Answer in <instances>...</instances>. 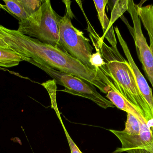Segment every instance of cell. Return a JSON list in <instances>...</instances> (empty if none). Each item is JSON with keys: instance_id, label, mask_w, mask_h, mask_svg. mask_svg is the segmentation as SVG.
Listing matches in <instances>:
<instances>
[{"instance_id": "cell-1", "label": "cell", "mask_w": 153, "mask_h": 153, "mask_svg": "<svg viewBox=\"0 0 153 153\" xmlns=\"http://www.w3.org/2000/svg\"><path fill=\"white\" fill-rule=\"evenodd\" d=\"M0 38L10 49L20 56L24 61L40 60L55 70L80 78L98 88L103 93H107L111 90L100 69L87 68L60 48L43 43L18 30L7 28L1 25H0Z\"/></svg>"}, {"instance_id": "cell-2", "label": "cell", "mask_w": 153, "mask_h": 153, "mask_svg": "<svg viewBox=\"0 0 153 153\" xmlns=\"http://www.w3.org/2000/svg\"><path fill=\"white\" fill-rule=\"evenodd\" d=\"M90 37L100 49L105 62L99 69L106 77L108 85L134 106L148 123L152 120V111L138 88L128 62L118 50L105 44L96 31L91 33Z\"/></svg>"}, {"instance_id": "cell-3", "label": "cell", "mask_w": 153, "mask_h": 153, "mask_svg": "<svg viewBox=\"0 0 153 153\" xmlns=\"http://www.w3.org/2000/svg\"><path fill=\"white\" fill-rule=\"evenodd\" d=\"M59 15L49 0L44 1L38 10L27 19L19 22L17 30L41 42L59 48Z\"/></svg>"}, {"instance_id": "cell-4", "label": "cell", "mask_w": 153, "mask_h": 153, "mask_svg": "<svg viewBox=\"0 0 153 153\" xmlns=\"http://www.w3.org/2000/svg\"><path fill=\"white\" fill-rule=\"evenodd\" d=\"M63 2L66 5V13L64 16H59L58 18L59 48L87 68L96 70L90 62L93 48L90 44L89 40L85 37L83 32L76 28L72 23L71 18L74 14L71 8V1Z\"/></svg>"}, {"instance_id": "cell-5", "label": "cell", "mask_w": 153, "mask_h": 153, "mask_svg": "<svg viewBox=\"0 0 153 153\" xmlns=\"http://www.w3.org/2000/svg\"><path fill=\"white\" fill-rule=\"evenodd\" d=\"M29 63L44 71L53 78L57 84L64 86L65 89L62 91L91 100L105 109L114 107L113 103L99 93L94 86L88 84L80 78L55 70L40 60H30Z\"/></svg>"}, {"instance_id": "cell-6", "label": "cell", "mask_w": 153, "mask_h": 153, "mask_svg": "<svg viewBox=\"0 0 153 153\" xmlns=\"http://www.w3.org/2000/svg\"><path fill=\"white\" fill-rule=\"evenodd\" d=\"M127 11L132 18L134 29V40L137 52L143 68L153 88V55L142 31L141 21L137 13L136 4L128 0Z\"/></svg>"}, {"instance_id": "cell-7", "label": "cell", "mask_w": 153, "mask_h": 153, "mask_svg": "<svg viewBox=\"0 0 153 153\" xmlns=\"http://www.w3.org/2000/svg\"><path fill=\"white\" fill-rule=\"evenodd\" d=\"M115 32L117 37L122 47V49L128 59V62L129 63L134 74L137 83L138 88L142 93L143 97L147 102L152 111L153 116V96L152 90L148 85L146 80L144 77L142 73L137 67L131 55L128 46L126 42L124 40L121 36V33L117 27L115 28Z\"/></svg>"}, {"instance_id": "cell-8", "label": "cell", "mask_w": 153, "mask_h": 153, "mask_svg": "<svg viewBox=\"0 0 153 153\" xmlns=\"http://www.w3.org/2000/svg\"><path fill=\"white\" fill-rule=\"evenodd\" d=\"M94 5L98 13V19L102 28L103 35L101 39L103 40L106 38L111 45L113 49L118 50L117 47V40L115 36V31L113 26L110 27V20L107 17L105 12L106 5L108 2V0L94 1Z\"/></svg>"}, {"instance_id": "cell-9", "label": "cell", "mask_w": 153, "mask_h": 153, "mask_svg": "<svg viewBox=\"0 0 153 153\" xmlns=\"http://www.w3.org/2000/svg\"><path fill=\"white\" fill-rule=\"evenodd\" d=\"M106 98L114 106L127 113H129L134 116L143 125H148V123L146 120L139 110L129 102L123 98L119 93L113 90H110L106 95Z\"/></svg>"}, {"instance_id": "cell-10", "label": "cell", "mask_w": 153, "mask_h": 153, "mask_svg": "<svg viewBox=\"0 0 153 153\" xmlns=\"http://www.w3.org/2000/svg\"><path fill=\"white\" fill-rule=\"evenodd\" d=\"M143 4H136L137 13L145 28L147 31L150 40V48L153 55V5L142 6Z\"/></svg>"}, {"instance_id": "cell-11", "label": "cell", "mask_w": 153, "mask_h": 153, "mask_svg": "<svg viewBox=\"0 0 153 153\" xmlns=\"http://www.w3.org/2000/svg\"><path fill=\"white\" fill-rule=\"evenodd\" d=\"M4 5L0 4V8L4 9L19 20V22L25 20L30 15L25 10L20 0H4Z\"/></svg>"}, {"instance_id": "cell-12", "label": "cell", "mask_w": 153, "mask_h": 153, "mask_svg": "<svg viewBox=\"0 0 153 153\" xmlns=\"http://www.w3.org/2000/svg\"><path fill=\"white\" fill-rule=\"evenodd\" d=\"M23 58L10 49L0 48V67L10 68L19 65Z\"/></svg>"}, {"instance_id": "cell-13", "label": "cell", "mask_w": 153, "mask_h": 153, "mask_svg": "<svg viewBox=\"0 0 153 153\" xmlns=\"http://www.w3.org/2000/svg\"><path fill=\"white\" fill-rule=\"evenodd\" d=\"M112 3L110 6L111 10V17L110 20V27H112L113 24L123 13L127 11L128 0L111 1Z\"/></svg>"}, {"instance_id": "cell-14", "label": "cell", "mask_w": 153, "mask_h": 153, "mask_svg": "<svg viewBox=\"0 0 153 153\" xmlns=\"http://www.w3.org/2000/svg\"><path fill=\"white\" fill-rule=\"evenodd\" d=\"M143 124L132 114L127 113L125 128L123 132L128 134L135 135L140 134Z\"/></svg>"}, {"instance_id": "cell-15", "label": "cell", "mask_w": 153, "mask_h": 153, "mask_svg": "<svg viewBox=\"0 0 153 153\" xmlns=\"http://www.w3.org/2000/svg\"><path fill=\"white\" fill-rule=\"evenodd\" d=\"M56 82L54 80L49 81L46 82L42 84V85L46 89L49 93L51 101V107L55 111L56 115L60 119L61 122L62 121L60 116V112L57 107L56 99Z\"/></svg>"}, {"instance_id": "cell-16", "label": "cell", "mask_w": 153, "mask_h": 153, "mask_svg": "<svg viewBox=\"0 0 153 153\" xmlns=\"http://www.w3.org/2000/svg\"><path fill=\"white\" fill-rule=\"evenodd\" d=\"M92 42L96 49V53L93 54L91 56L90 60V63L94 69L98 70L104 64L105 62L102 56L100 49L94 41Z\"/></svg>"}, {"instance_id": "cell-17", "label": "cell", "mask_w": 153, "mask_h": 153, "mask_svg": "<svg viewBox=\"0 0 153 153\" xmlns=\"http://www.w3.org/2000/svg\"><path fill=\"white\" fill-rule=\"evenodd\" d=\"M25 10L30 15L39 9L44 1L39 0H20Z\"/></svg>"}, {"instance_id": "cell-18", "label": "cell", "mask_w": 153, "mask_h": 153, "mask_svg": "<svg viewBox=\"0 0 153 153\" xmlns=\"http://www.w3.org/2000/svg\"><path fill=\"white\" fill-rule=\"evenodd\" d=\"M61 123H62V125L63 127L66 138H67V140H68V143H69L70 149H71V153H82L80 151V149L78 148V147H77V146L76 145V144L74 142L72 139L71 138V136H70L69 134H68L65 127L64 125L63 122H62Z\"/></svg>"}, {"instance_id": "cell-19", "label": "cell", "mask_w": 153, "mask_h": 153, "mask_svg": "<svg viewBox=\"0 0 153 153\" xmlns=\"http://www.w3.org/2000/svg\"><path fill=\"white\" fill-rule=\"evenodd\" d=\"M131 153H153V141L148 145L135 150Z\"/></svg>"}, {"instance_id": "cell-20", "label": "cell", "mask_w": 153, "mask_h": 153, "mask_svg": "<svg viewBox=\"0 0 153 153\" xmlns=\"http://www.w3.org/2000/svg\"><path fill=\"white\" fill-rule=\"evenodd\" d=\"M121 18V19L123 20V21L126 23V25L127 26L129 30V31H130V33H131V35L133 36V38H134V28H132L130 25H129V23L128 22L127 20L126 19V18L124 17V15H122L121 17H120Z\"/></svg>"}, {"instance_id": "cell-21", "label": "cell", "mask_w": 153, "mask_h": 153, "mask_svg": "<svg viewBox=\"0 0 153 153\" xmlns=\"http://www.w3.org/2000/svg\"><path fill=\"white\" fill-rule=\"evenodd\" d=\"M0 48L7 49H10L8 46L6 45V43H5L1 38H0Z\"/></svg>"}]
</instances>
